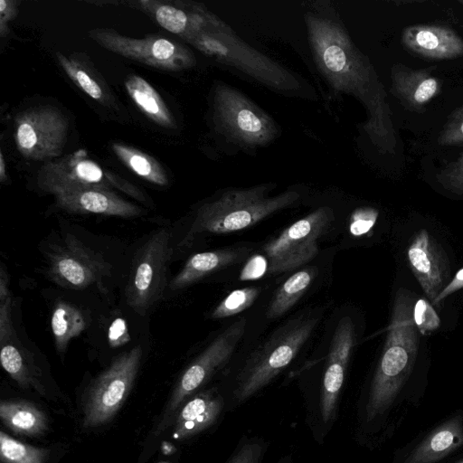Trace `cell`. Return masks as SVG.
<instances>
[{
	"label": "cell",
	"instance_id": "cell-1",
	"mask_svg": "<svg viewBox=\"0 0 463 463\" xmlns=\"http://www.w3.org/2000/svg\"><path fill=\"white\" fill-rule=\"evenodd\" d=\"M314 61L337 93L352 95L364 107L363 129L382 154H394L397 138L383 84L369 59L356 47L343 24L317 6L305 14Z\"/></svg>",
	"mask_w": 463,
	"mask_h": 463
},
{
	"label": "cell",
	"instance_id": "cell-2",
	"mask_svg": "<svg viewBox=\"0 0 463 463\" xmlns=\"http://www.w3.org/2000/svg\"><path fill=\"white\" fill-rule=\"evenodd\" d=\"M413 294L400 288L383 353L373 376L364 406V420L383 427L394 412L409 405L405 389L419 350L418 329L412 317Z\"/></svg>",
	"mask_w": 463,
	"mask_h": 463
},
{
	"label": "cell",
	"instance_id": "cell-3",
	"mask_svg": "<svg viewBox=\"0 0 463 463\" xmlns=\"http://www.w3.org/2000/svg\"><path fill=\"white\" fill-rule=\"evenodd\" d=\"M201 52L282 94L300 96L302 83L291 71L253 49L222 20L204 11L200 29L184 40Z\"/></svg>",
	"mask_w": 463,
	"mask_h": 463
},
{
	"label": "cell",
	"instance_id": "cell-4",
	"mask_svg": "<svg viewBox=\"0 0 463 463\" xmlns=\"http://www.w3.org/2000/svg\"><path fill=\"white\" fill-rule=\"evenodd\" d=\"M274 187V184H262L230 189L203 203L180 245H187L200 232L227 233L245 229L300 200V193L293 189L269 196Z\"/></svg>",
	"mask_w": 463,
	"mask_h": 463
},
{
	"label": "cell",
	"instance_id": "cell-5",
	"mask_svg": "<svg viewBox=\"0 0 463 463\" xmlns=\"http://www.w3.org/2000/svg\"><path fill=\"white\" fill-rule=\"evenodd\" d=\"M212 104L216 128L241 148L263 147L279 134V125L267 112L228 84L216 83Z\"/></svg>",
	"mask_w": 463,
	"mask_h": 463
},
{
	"label": "cell",
	"instance_id": "cell-6",
	"mask_svg": "<svg viewBox=\"0 0 463 463\" xmlns=\"http://www.w3.org/2000/svg\"><path fill=\"white\" fill-rule=\"evenodd\" d=\"M317 319L298 317L279 328L247 362L239 376L235 399L243 402L266 386L294 359Z\"/></svg>",
	"mask_w": 463,
	"mask_h": 463
},
{
	"label": "cell",
	"instance_id": "cell-7",
	"mask_svg": "<svg viewBox=\"0 0 463 463\" xmlns=\"http://www.w3.org/2000/svg\"><path fill=\"white\" fill-rule=\"evenodd\" d=\"M36 184L42 192L52 195L74 188H98L119 191L141 203L147 202L142 190L99 165L83 149L45 162L37 172Z\"/></svg>",
	"mask_w": 463,
	"mask_h": 463
},
{
	"label": "cell",
	"instance_id": "cell-8",
	"mask_svg": "<svg viewBox=\"0 0 463 463\" xmlns=\"http://www.w3.org/2000/svg\"><path fill=\"white\" fill-rule=\"evenodd\" d=\"M142 349L135 346L119 354L89 385L83 398V427L105 424L123 405L137 377Z\"/></svg>",
	"mask_w": 463,
	"mask_h": 463
},
{
	"label": "cell",
	"instance_id": "cell-9",
	"mask_svg": "<svg viewBox=\"0 0 463 463\" xmlns=\"http://www.w3.org/2000/svg\"><path fill=\"white\" fill-rule=\"evenodd\" d=\"M88 36L111 52L159 70L182 71L196 63L187 47L158 35L132 38L111 29L95 28L88 32Z\"/></svg>",
	"mask_w": 463,
	"mask_h": 463
},
{
	"label": "cell",
	"instance_id": "cell-10",
	"mask_svg": "<svg viewBox=\"0 0 463 463\" xmlns=\"http://www.w3.org/2000/svg\"><path fill=\"white\" fill-rule=\"evenodd\" d=\"M171 233L156 232L142 246L126 286L128 305L145 315L162 297L172 254Z\"/></svg>",
	"mask_w": 463,
	"mask_h": 463
},
{
	"label": "cell",
	"instance_id": "cell-11",
	"mask_svg": "<svg viewBox=\"0 0 463 463\" xmlns=\"http://www.w3.org/2000/svg\"><path fill=\"white\" fill-rule=\"evenodd\" d=\"M68 131L69 121L61 109L51 105L33 107L15 118L16 148L29 160H54L63 151Z\"/></svg>",
	"mask_w": 463,
	"mask_h": 463
},
{
	"label": "cell",
	"instance_id": "cell-12",
	"mask_svg": "<svg viewBox=\"0 0 463 463\" xmlns=\"http://www.w3.org/2000/svg\"><path fill=\"white\" fill-rule=\"evenodd\" d=\"M332 218L333 212L330 208L319 207L268 242L263 249L269 260L268 271H288L314 258L317 253V240Z\"/></svg>",
	"mask_w": 463,
	"mask_h": 463
},
{
	"label": "cell",
	"instance_id": "cell-13",
	"mask_svg": "<svg viewBox=\"0 0 463 463\" xmlns=\"http://www.w3.org/2000/svg\"><path fill=\"white\" fill-rule=\"evenodd\" d=\"M245 325L244 318L231 325L185 369L173 391L158 431L165 428L169 416L181 403L229 360L243 335Z\"/></svg>",
	"mask_w": 463,
	"mask_h": 463
},
{
	"label": "cell",
	"instance_id": "cell-14",
	"mask_svg": "<svg viewBox=\"0 0 463 463\" xmlns=\"http://www.w3.org/2000/svg\"><path fill=\"white\" fill-rule=\"evenodd\" d=\"M48 275L57 285L82 289L99 284L109 275V264L104 258L68 234L49 257Z\"/></svg>",
	"mask_w": 463,
	"mask_h": 463
},
{
	"label": "cell",
	"instance_id": "cell-15",
	"mask_svg": "<svg viewBox=\"0 0 463 463\" xmlns=\"http://www.w3.org/2000/svg\"><path fill=\"white\" fill-rule=\"evenodd\" d=\"M410 268L430 302L448 285V258L436 239L426 230L416 232L407 249Z\"/></svg>",
	"mask_w": 463,
	"mask_h": 463
},
{
	"label": "cell",
	"instance_id": "cell-16",
	"mask_svg": "<svg viewBox=\"0 0 463 463\" xmlns=\"http://www.w3.org/2000/svg\"><path fill=\"white\" fill-rule=\"evenodd\" d=\"M463 449V409L419 436L396 463H438Z\"/></svg>",
	"mask_w": 463,
	"mask_h": 463
},
{
	"label": "cell",
	"instance_id": "cell-17",
	"mask_svg": "<svg viewBox=\"0 0 463 463\" xmlns=\"http://www.w3.org/2000/svg\"><path fill=\"white\" fill-rule=\"evenodd\" d=\"M354 344V324L349 317H345L335 327L322 383L320 414L325 423H329L335 419Z\"/></svg>",
	"mask_w": 463,
	"mask_h": 463
},
{
	"label": "cell",
	"instance_id": "cell-18",
	"mask_svg": "<svg viewBox=\"0 0 463 463\" xmlns=\"http://www.w3.org/2000/svg\"><path fill=\"white\" fill-rule=\"evenodd\" d=\"M56 205L69 213H95L132 218L140 216L143 209L125 200L116 192L98 188H74L53 195Z\"/></svg>",
	"mask_w": 463,
	"mask_h": 463
},
{
	"label": "cell",
	"instance_id": "cell-19",
	"mask_svg": "<svg viewBox=\"0 0 463 463\" xmlns=\"http://www.w3.org/2000/svg\"><path fill=\"white\" fill-rule=\"evenodd\" d=\"M402 43L408 52L428 60L463 56V39L453 29L443 25H408L402 29Z\"/></svg>",
	"mask_w": 463,
	"mask_h": 463
},
{
	"label": "cell",
	"instance_id": "cell-20",
	"mask_svg": "<svg viewBox=\"0 0 463 463\" xmlns=\"http://www.w3.org/2000/svg\"><path fill=\"white\" fill-rule=\"evenodd\" d=\"M393 97L410 111L421 113L426 106L442 91V81L429 69H412L401 62L391 69Z\"/></svg>",
	"mask_w": 463,
	"mask_h": 463
},
{
	"label": "cell",
	"instance_id": "cell-21",
	"mask_svg": "<svg viewBox=\"0 0 463 463\" xmlns=\"http://www.w3.org/2000/svg\"><path fill=\"white\" fill-rule=\"evenodd\" d=\"M224 406L222 397L211 390L187 401L177 414L174 436L187 439L212 426Z\"/></svg>",
	"mask_w": 463,
	"mask_h": 463
},
{
	"label": "cell",
	"instance_id": "cell-22",
	"mask_svg": "<svg viewBox=\"0 0 463 463\" xmlns=\"http://www.w3.org/2000/svg\"><path fill=\"white\" fill-rule=\"evenodd\" d=\"M55 56L66 75L86 95L105 108L118 109L109 86L90 62L75 54L56 52Z\"/></svg>",
	"mask_w": 463,
	"mask_h": 463
},
{
	"label": "cell",
	"instance_id": "cell-23",
	"mask_svg": "<svg viewBox=\"0 0 463 463\" xmlns=\"http://www.w3.org/2000/svg\"><path fill=\"white\" fill-rule=\"evenodd\" d=\"M248 254L246 248H228L196 253L170 281L171 290L184 288L205 275L237 263Z\"/></svg>",
	"mask_w": 463,
	"mask_h": 463
},
{
	"label": "cell",
	"instance_id": "cell-24",
	"mask_svg": "<svg viewBox=\"0 0 463 463\" xmlns=\"http://www.w3.org/2000/svg\"><path fill=\"white\" fill-rule=\"evenodd\" d=\"M125 89L139 110L156 125L168 129L176 128V121L157 90L144 78L130 74Z\"/></svg>",
	"mask_w": 463,
	"mask_h": 463
},
{
	"label": "cell",
	"instance_id": "cell-25",
	"mask_svg": "<svg viewBox=\"0 0 463 463\" xmlns=\"http://www.w3.org/2000/svg\"><path fill=\"white\" fill-rule=\"evenodd\" d=\"M15 332L0 340V361L5 371L23 388L34 387L41 393L44 389L38 380V368L22 344Z\"/></svg>",
	"mask_w": 463,
	"mask_h": 463
},
{
	"label": "cell",
	"instance_id": "cell-26",
	"mask_svg": "<svg viewBox=\"0 0 463 463\" xmlns=\"http://www.w3.org/2000/svg\"><path fill=\"white\" fill-rule=\"evenodd\" d=\"M0 418L9 430L24 436H39L48 429L46 414L35 404L24 400L2 401Z\"/></svg>",
	"mask_w": 463,
	"mask_h": 463
},
{
	"label": "cell",
	"instance_id": "cell-27",
	"mask_svg": "<svg viewBox=\"0 0 463 463\" xmlns=\"http://www.w3.org/2000/svg\"><path fill=\"white\" fill-rule=\"evenodd\" d=\"M110 146L118 160L135 175L158 186L168 184L165 170L154 157L123 143L114 142Z\"/></svg>",
	"mask_w": 463,
	"mask_h": 463
},
{
	"label": "cell",
	"instance_id": "cell-28",
	"mask_svg": "<svg viewBox=\"0 0 463 463\" xmlns=\"http://www.w3.org/2000/svg\"><path fill=\"white\" fill-rule=\"evenodd\" d=\"M51 326L58 353H65L70 341L86 328V319L79 307L65 301H58L52 314Z\"/></svg>",
	"mask_w": 463,
	"mask_h": 463
},
{
	"label": "cell",
	"instance_id": "cell-29",
	"mask_svg": "<svg viewBox=\"0 0 463 463\" xmlns=\"http://www.w3.org/2000/svg\"><path fill=\"white\" fill-rule=\"evenodd\" d=\"M313 278L310 269H304L290 276L270 302L267 317L277 318L286 313L306 292Z\"/></svg>",
	"mask_w": 463,
	"mask_h": 463
},
{
	"label": "cell",
	"instance_id": "cell-30",
	"mask_svg": "<svg viewBox=\"0 0 463 463\" xmlns=\"http://www.w3.org/2000/svg\"><path fill=\"white\" fill-rule=\"evenodd\" d=\"M50 451L23 443L0 432V458L3 463H45Z\"/></svg>",
	"mask_w": 463,
	"mask_h": 463
},
{
	"label": "cell",
	"instance_id": "cell-31",
	"mask_svg": "<svg viewBox=\"0 0 463 463\" xmlns=\"http://www.w3.org/2000/svg\"><path fill=\"white\" fill-rule=\"evenodd\" d=\"M260 294L258 288H245L231 292L214 308L211 317L223 318L234 316L250 307Z\"/></svg>",
	"mask_w": 463,
	"mask_h": 463
},
{
	"label": "cell",
	"instance_id": "cell-32",
	"mask_svg": "<svg viewBox=\"0 0 463 463\" xmlns=\"http://www.w3.org/2000/svg\"><path fill=\"white\" fill-rule=\"evenodd\" d=\"M440 146H463V105L456 108L448 116L439 137Z\"/></svg>",
	"mask_w": 463,
	"mask_h": 463
},
{
	"label": "cell",
	"instance_id": "cell-33",
	"mask_svg": "<svg viewBox=\"0 0 463 463\" xmlns=\"http://www.w3.org/2000/svg\"><path fill=\"white\" fill-rule=\"evenodd\" d=\"M436 177L446 190L463 195V153L440 169Z\"/></svg>",
	"mask_w": 463,
	"mask_h": 463
},
{
	"label": "cell",
	"instance_id": "cell-34",
	"mask_svg": "<svg viewBox=\"0 0 463 463\" xmlns=\"http://www.w3.org/2000/svg\"><path fill=\"white\" fill-rule=\"evenodd\" d=\"M412 317L419 332L426 335L436 330L440 325V319L430 302L419 298L413 305Z\"/></svg>",
	"mask_w": 463,
	"mask_h": 463
},
{
	"label": "cell",
	"instance_id": "cell-35",
	"mask_svg": "<svg viewBox=\"0 0 463 463\" xmlns=\"http://www.w3.org/2000/svg\"><path fill=\"white\" fill-rule=\"evenodd\" d=\"M378 212L372 207L355 210L351 218L350 232L355 236L367 233L375 224Z\"/></svg>",
	"mask_w": 463,
	"mask_h": 463
},
{
	"label": "cell",
	"instance_id": "cell-36",
	"mask_svg": "<svg viewBox=\"0 0 463 463\" xmlns=\"http://www.w3.org/2000/svg\"><path fill=\"white\" fill-rule=\"evenodd\" d=\"M263 452L262 442L249 440L236 449L227 463H260Z\"/></svg>",
	"mask_w": 463,
	"mask_h": 463
},
{
	"label": "cell",
	"instance_id": "cell-37",
	"mask_svg": "<svg viewBox=\"0 0 463 463\" xmlns=\"http://www.w3.org/2000/svg\"><path fill=\"white\" fill-rule=\"evenodd\" d=\"M269 269V261L266 257L261 255H255L249 259L243 267L240 279H256L262 277Z\"/></svg>",
	"mask_w": 463,
	"mask_h": 463
},
{
	"label": "cell",
	"instance_id": "cell-38",
	"mask_svg": "<svg viewBox=\"0 0 463 463\" xmlns=\"http://www.w3.org/2000/svg\"><path fill=\"white\" fill-rule=\"evenodd\" d=\"M18 2L13 0L0 1V35L5 37L9 33V24L16 17Z\"/></svg>",
	"mask_w": 463,
	"mask_h": 463
},
{
	"label": "cell",
	"instance_id": "cell-39",
	"mask_svg": "<svg viewBox=\"0 0 463 463\" xmlns=\"http://www.w3.org/2000/svg\"><path fill=\"white\" fill-rule=\"evenodd\" d=\"M463 288V268L460 269L434 300L437 305L454 292Z\"/></svg>",
	"mask_w": 463,
	"mask_h": 463
},
{
	"label": "cell",
	"instance_id": "cell-40",
	"mask_svg": "<svg viewBox=\"0 0 463 463\" xmlns=\"http://www.w3.org/2000/svg\"><path fill=\"white\" fill-rule=\"evenodd\" d=\"M0 152V182L4 183L7 179V175L4 154L2 151Z\"/></svg>",
	"mask_w": 463,
	"mask_h": 463
},
{
	"label": "cell",
	"instance_id": "cell-41",
	"mask_svg": "<svg viewBox=\"0 0 463 463\" xmlns=\"http://www.w3.org/2000/svg\"><path fill=\"white\" fill-rule=\"evenodd\" d=\"M455 463H463V458H461V459L458 460V461H457V462H455Z\"/></svg>",
	"mask_w": 463,
	"mask_h": 463
},
{
	"label": "cell",
	"instance_id": "cell-42",
	"mask_svg": "<svg viewBox=\"0 0 463 463\" xmlns=\"http://www.w3.org/2000/svg\"><path fill=\"white\" fill-rule=\"evenodd\" d=\"M458 3L463 5V0H458Z\"/></svg>",
	"mask_w": 463,
	"mask_h": 463
},
{
	"label": "cell",
	"instance_id": "cell-43",
	"mask_svg": "<svg viewBox=\"0 0 463 463\" xmlns=\"http://www.w3.org/2000/svg\"><path fill=\"white\" fill-rule=\"evenodd\" d=\"M284 463H288V462H284Z\"/></svg>",
	"mask_w": 463,
	"mask_h": 463
}]
</instances>
